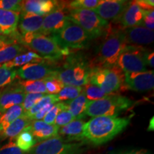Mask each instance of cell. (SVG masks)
<instances>
[{
	"label": "cell",
	"mask_w": 154,
	"mask_h": 154,
	"mask_svg": "<svg viewBox=\"0 0 154 154\" xmlns=\"http://www.w3.org/2000/svg\"><path fill=\"white\" fill-rule=\"evenodd\" d=\"M55 103H51V104H49L46 106L45 107H44L43 109H41V110L36 113V114L32 117V121H40L42 120V119H43L44 118V116L47 115V113L49 112L50 110H51V108L53 107V106L54 105Z\"/></svg>",
	"instance_id": "cell-42"
},
{
	"label": "cell",
	"mask_w": 154,
	"mask_h": 154,
	"mask_svg": "<svg viewBox=\"0 0 154 154\" xmlns=\"http://www.w3.org/2000/svg\"><path fill=\"white\" fill-rule=\"evenodd\" d=\"M46 94H25L24 101L22 103L24 112L26 113L32 109L37 102Z\"/></svg>",
	"instance_id": "cell-36"
},
{
	"label": "cell",
	"mask_w": 154,
	"mask_h": 154,
	"mask_svg": "<svg viewBox=\"0 0 154 154\" xmlns=\"http://www.w3.org/2000/svg\"><path fill=\"white\" fill-rule=\"evenodd\" d=\"M51 36L61 49L69 51L70 49H84L91 40L85 31L72 22L57 34Z\"/></svg>",
	"instance_id": "cell-8"
},
{
	"label": "cell",
	"mask_w": 154,
	"mask_h": 154,
	"mask_svg": "<svg viewBox=\"0 0 154 154\" xmlns=\"http://www.w3.org/2000/svg\"><path fill=\"white\" fill-rule=\"evenodd\" d=\"M63 102H57V103H56L53 106V107L51 108V110L44 116L43 121L47 124H54L56 117H57L58 113L60 112L61 110H63Z\"/></svg>",
	"instance_id": "cell-38"
},
{
	"label": "cell",
	"mask_w": 154,
	"mask_h": 154,
	"mask_svg": "<svg viewBox=\"0 0 154 154\" xmlns=\"http://www.w3.org/2000/svg\"><path fill=\"white\" fill-rule=\"evenodd\" d=\"M24 113L22 104L14 106L5 112L0 113V136L16 119Z\"/></svg>",
	"instance_id": "cell-24"
},
{
	"label": "cell",
	"mask_w": 154,
	"mask_h": 154,
	"mask_svg": "<svg viewBox=\"0 0 154 154\" xmlns=\"http://www.w3.org/2000/svg\"><path fill=\"white\" fill-rule=\"evenodd\" d=\"M128 1L125 0H103L94 9L101 19L107 21H119L126 8Z\"/></svg>",
	"instance_id": "cell-14"
},
{
	"label": "cell",
	"mask_w": 154,
	"mask_h": 154,
	"mask_svg": "<svg viewBox=\"0 0 154 154\" xmlns=\"http://www.w3.org/2000/svg\"><path fill=\"white\" fill-rule=\"evenodd\" d=\"M22 42L44 59L50 61H58L70 54V51L61 49L51 36L43 35L40 33H28L22 35Z\"/></svg>",
	"instance_id": "cell-5"
},
{
	"label": "cell",
	"mask_w": 154,
	"mask_h": 154,
	"mask_svg": "<svg viewBox=\"0 0 154 154\" xmlns=\"http://www.w3.org/2000/svg\"><path fill=\"white\" fill-rule=\"evenodd\" d=\"M88 83L99 87L107 95L119 91L124 84V72L117 66L91 67Z\"/></svg>",
	"instance_id": "cell-6"
},
{
	"label": "cell",
	"mask_w": 154,
	"mask_h": 154,
	"mask_svg": "<svg viewBox=\"0 0 154 154\" xmlns=\"http://www.w3.org/2000/svg\"><path fill=\"white\" fill-rule=\"evenodd\" d=\"M143 47L127 45L124 51L119 56L116 66L124 73L143 72L147 71V65L144 60Z\"/></svg>",
	"instance_id": "cell-10"
},
{
	"label": "cell",
	"mask_w": 154,
	"mask_h": 154,
	"mask_svg": "<svg viewBox=\"0 0 154 154\" xmlns=\"http://www.w3.org/2000/svg\"><path fill=\"white\" fill-rule=\"evenodd\" d=\"M57 102H59L57 95H49L46 94L45 96H43L41 99L38 101L35 105L34 106L32 109H30L27 112L24 113L26 116H28L31 120L32 118L36 114V113L38 112L41 109L45 107L46 106L51 104V103H55Z\"/></svg>",
	"instance_id": "cell-30"
},
{
	"label": "cell",
	"mask_w": 154,
	"mask_h": 154,
	"mask_svg": "<svg viewBox=\"0 0 154 154\" xmlns=\"http://www.w3.org/2000/svg\"><path fill=\"white\" fill-rule=\"evenodd\" d=\"M101 0H75L63 3L64 8L69 9H90L94 10L100 4Z\"/></svg>",
	"instance_id": "cell-31"
},
{
	"label": "cell",
	"mask_w": 154,
	"mask_h": 154,
	"mask_svg": "<svg viewBox=\"0 0 154 154\" xmlns=\"http://www.w3.org/2000/svg\"><path fill=\"white\" fill-rule=\"evenodd\" d=\"M19 86L25 94H47L44 79L20 81Z\"/></svg>",
	"instance_id": "cell-29"
},
{
	"label": "cell",
	"mask_w": 154,
	"mask_h": 154,
	"mask_svg": "<svg viewBox=\"0 0 154 154\" xmlns=\"http://www.w3.org/2000/svg\"><path fill=\"white\" fill-rule=\"evenodd\" d=\"M70 22L63 3L59 2L57 8L44 17L39 33L46 36L53 35L62 30Z\"/></svg>",
	"instance_id": "cell-11"
},
{
	"label": "cell",
	"mask_w": 154,
	"mask_h": 154,
	"mask_svg": "<svg viewBox=\"0 0 154 154\" xmlns=\"http://www.w3.org/2000/svg\"><path fill=\"white\" fill-rule=\"evenodd\" d=\"M16 138L15 143L24 152L29 151L36 144V140L31 132L30 125L25 128Z\"/></svg>",
	"instance_id": "cell-28"
},
{
	"label": "cell",
	"mask_w": 154,
	"mask_h": 154,
	"mask_svg": "<svg viewBox=\"0 0 154 154\" xmlns=\"http://www.w3.org/2000/svg\"><path fill=\"white\" fill-rule=\"evenodd\" d=\"M17 77V70L0 64V88L10 84Z\"/></svg>",
	"instance_id": "cell-34"
},
{
	"label": "cell",
	"mask_w": 154,
	"mask_h": 154,
	"mask_svg": "<svg viewBox=\"0 0 154 154\" xmlns=\"http://www.w3.org/2000/svg\"><path fill=\"white\" fill-rule=\"evenodd\" d=\"M65 62L56 69V78L64 86L82 87L88 84L91 65L82 54H69Z\"/></svg>",
	"instance_id": "cell-2"
},
{
	"label": "cell",
	"mask_w": 154,
	"mask_h": 154,
	"mask_svg": "<svg viewBox=\"0 0 154 154\" xmlns=\"http://www.w3.org/2000/svg\"><path fill=\"white\" fill-rule=\"evenodd\" d=\"M22 1L20 0H0V9L19 12L22 11Z\"/></svg>",
	"instance_id": "cell-37"
},
{
	"label": "cell",
	"mask_w": 154,
	"mask_h": 154,
	"mask_svg": "<svg viewBox=\"0 0 154 154\" xmlns=\"http://www.w3.org/2000/svg\"><path fill=\"white\" fill-rule=\"evenodd\" d=\"M145 11L135 1L128 2L126 8L118 21L122 26V29L136 26H141Z\"/></svg>",
	"instance_id": "cell-17"
},
{
	"label": "cell",
	"mask_w": 154,
	"mask_h": 154,
	"mask_svg": "<svg viewBox=\"0 0 154 154\" xmlns=\"http://www.w3.org/2000/svg\"><path fill=\"white\" fill-rule=\"evenodd\" d=\"M68 17L71 22L85 31L91 39L103 36L109 29V22L90 9H69Z\"/></svg>",
	"instance_id": "cell-7"
},
{
	"label": "cell",
	"mask_w": 154,
	"mask_h": 154,
	"mask_svg": "<svg viewBox=\"0 0 154 154\" xmlns=\"http://www.w3.org/2000/svg\"><path fill=\"white\" fill-rule=\"evenodd\" d=\"M44 17L22 13L19 17V29L22 35L28 33H39Z\"/></svg>",
	"instance_id": "cell-21"
},
{
	"label": "cell",
	"mask_w": 154,
	"mask_h": 154,
	"mask_svg": "<svg viewBox=\"0 0 154 154\" xmlns=\"http://www.w3.org/2000/svg\"><path fill=\"white\" fill-rule=\"evenodd\" d=\"M44 61V58L34 51L22 54L14 58V59L2 64L9 69H14L16 66H22L30 63H40Z\"/></svg>",
	"instance_id": "cell-25"
},
{
	"label": "cell",
	"mask_w": 154,
	"mask_h": 154,
	"mask_svg": "<svg viewBox=\"0 0 154 154\" xmlns=\"http://www.w3.org/2000/svg\"><path fill=\"white\" fill-rule=\"evenodd\" d=\"M88 100L82 93L76 99L63 102V109H66L74 119H83L85 117V110Z\"/></svg>",
	"instance_id": "cell-23"
},
{
	"label": "cell",
	"mask_w": 154,
	"mask_h": 154,
	"mask_svg": "<svg viewBox=\"0 0 154 154\" xmlns=\"http://www.w3.org/2000/svg\"><path fill=\"white\" fill-rule=\"evenodd\" d=\"M82 87L80 86H64L57 95L59 101H66L76 99L82 93Z\"/></svg>",
	"instance_id": "cell-33"
},
{
	"label": "cell",
	"mask_w": 154,
	"mask_h": 154,
	"mask_svg": "<svg viewBox=\"0 0 154 154\" xmlns=\"http://www.w3.org/2000/svg\"><path fill=\"white\" fill-rule=\"evenodd\" d=\"M59 2L54 0H26L22 1V13L46 17L56 9Z\"/></svg>",
	"instance_id": "cell-16"
},
{
	"label": "cell",
	"mask_w": 154,
	"mask_h": 154,
	"mask_svg": "<svg viewBox=\"0 0 154 154\" xmlns=\"http://www.w3.org/2000/svg\"><path fill=\"white\" fill-rule=\"evenodd\" d=\"M45 86L47 93L50 95H57L60 92L64 85L55 76L45 79Z\"/></svg>",
	"instance_id": "cell-35"
},
{
	"label": "cell",
	"mask_w": 154,
	"mask_h": 154,
	"mask_svg": "<svg viewBox=\"0 0 154 154\" xmlns=\"http://www.w3.org/2000/svg\"><path fill=\"white\" fill-rule=\"evenodd\" d=\"M23 80H42L56 77V69L42 62L30 63L17 70V76Z\"/></svg>",
	"instance_id": "cell-12"
},
{
	"label": "cell",
	"mask_w": 154,
	"mask_h": 154,
	"mask_svg": "<svg viewBox=\"0 0 154 154\" xmlns=\"http://www.w3.org/2000/svg\"><path fill=\"white\" fill-rule=\"evenodd\" d=\"M30 130L36 141L39 142L58 136L59 128L55 124H47L43 121H32Z\"/></svg>",
	"instance_id": "cell-19"
},
{
	"label": "cell",
	"mask_w": 154,
	"mask_h": 154,
	"mask_svg": "<svg viewBox=\"0 0 154 154\" xmlns=\"http://www.w3.org/2000/svg\"><path fill=\"white\" fill-rule=\"evenodd\" d=\"M20 13L0 9V35H11L16 32Z\"/></svg>",
	"instance_id": "cell-20"
},
{
	"label": "cell",
	"mask_w": 154,
	"mask_h": 154,
	"mask_svg": "<svg viewBox=\"0 0 154 154\" xmlns=\"http://www.w3.org/2000/svg\"><path fill=\"white\" fill-rule=\"evenodd\" d=\"M119 154H152L151 152L145 149H133L129 151H123Z\"/></svg>",
	"instance_id": "cell-45"
},
{
	"label": "cell",
	"mask_w": 154,
	"mask_h": 154,
	"mask_svg": "<svg viewBox=\"0 0 154 154\" xmlns=\"http://www.w3.org/2000/svg\"><path fill=\"white\" fill-rule=\"evenodd\" d=\"M3 41H4V40L2 39V38H0V44H1L2 42Z\"/></svg>",
	"instance_id": "cell-46"
},
{
	"label": "cell",
	"mask_w": 154,
	"mask_h": 154,
	"mask_svg": "<svg viewBox=\"0 0 154 154\" xmlns=\"http://www.w3.org/2000/svg\"><path fill=\"white\" fill-rule=\"evenodd\" d=\"M32 121L24 113L19 118L16 119L1 136L4 138H13L17 137L25 128L29 126Z\"/></svg>",
	"instance_id": "cell-26"
},
{
	"label": "cell",
	"mask_w": 154,
	"mask_h": 154,
	"mask_svg": "<svg viewBox=\"0 0 154 154\" xmlns=\"http://www.w3.org/2000/svg\"><path fill=\"white\" fill-rule=\"evenodd\" d=\"M101 44L98 50L94 66L92 67H111L116 66L121 54L128 44L125 41L122 29H111L109 27L103 35Z\"/></svg>",
	"instance_id": "cell-3"
},
{
	"label": "cell",
	"mask_w": 154,
	"mask_h": 154,
	"mask_svg": "<svg viewBox=\"0 0 154 154\" xmlns=\"http://www.w3.org/2000/svg\"><path fill=\"white\" fill-rule=\"evenodd\" d=\"M134 102L130 99L120 95H108L103 99L86 103L85 114L91 117L112 116H118L133 106Z\"/></svg>",
	"instance_id": "cell-4"
},
{
	"label": "cell",
	"mask_w": 154,
	"mask_h": 154,
	"mask_svg": "<svg viewBox=\"0 0 154 154\" xmlns=\"http://www.w3.org/2000/svg\"><path fill=\"white\" fill-rule=\"evenodd\" d=\"M86 121L83 119H75L66 126L61 127L59 134L68 137V141L84 140V131Z\"/></svg>",
	"instance_id": "cell-22"
},
{
	"label": "cell",
	"mask_w": 154,
	"mask_h": 154,
	"mask_svg": "<svg viewBox=\"0 0 154 154\" xmlns=\"http://www.w3.org/2000/svg\"><path fill=\"white\" fill-rule=\"evenodd\" d=\"M124 84L127 88L135 91H147L153 88V71L143 72L124 73Z\"/></svg>",
	"instance_id": "cell-13"
},
{
	"label": "cell",
	"mask_w": 154,
	"mask_h": 154,
	"mask_svg": "<svg viewBox=\"0 0 154 154\" xmlns=\"http://www.w3.org/2000/svg\"><path fill=\"white\" fill-rule=\"evenodd\" d=\"M131 117H94L84 126V139L96 146L106 143L126 129Z\"/></svg>",
	"instance_id": "cell-1"
},
{
	"label": "cell",
	"mask_w": 154,
	"mask_h": 154,
	"mask_svg": "<svg viewBox=\"0 0 154 154\" xmlns=\"http://www.w3.org/2000/svg\"><path fill=\"white\" fill-rule=\"evenodd\" d=\"M144 60L146 65H149L150 66L153 68L154 67V53L153 51H144Z\"/></svg>",
	"instance_id": "cell-44"
},
{
	"label": "cell",
	"mask_w": 154,
	"mask_h": 154,
	"mask_svg": "<svg viewBox=\"0 0 154 154\" xmlns=\"http://www.w3.org/2000/svg\"><path fill=\"white\" fill-rule=\"evenodd\" d=\"M82 93L86 96L88 101H96V100L103 99L108 96L99 87L89 83L82 86Z\"/></svg>",
	"instance_id": "cell-32"
},
{
	"label": "cell",
	"mask_w": 154,
	"mask_h": 154,
	"mask_svg": "<svg viewBox=\"0 0 154 154\" xmlns=\"http://www.w3.org/2000/svg\"><path fill=\"white\" fill-rule=\"evenodd\" d=\"M0 154H24L15 142L10 140L9 143L0 148Z\"/></svg>",
	"instance_id": "cell-40"
},
{
	"label": "cell",
	"mask_w": 154,
	"mask_h": 154,
	"mask_svg": "<svg viewBox=\"0 0 154 154\" xmlns=\"http://www.w3.org/2000/svg\"><path fill=\"white\" fill-rule=\"evenodd\" d=\"M25 94L19 86L6 88L0 91V113L16 105H21L24 101Z\"/></svg>",
	"instance_id": "cell-18"
},
{
	"label": "cell",
	"mask_w": 154,
	"mask_h": 154,
	"mask_svg": "<svg viewBox=\"0 0 154 154\" xmlns=\"http://www.w3.org/2000/svg\"><path fill=\"white\" fill-rule=\"evenodd\" d=\"M125 41L128 45L134 46L146 45L153 42V31L144 27L143 26H136L122 29Z\"/></svg>",
	"instance_id": "cell-15"
},
{
	"label": "cell",
	"mask_w": 154,
	"mask_h": 154,
	"mask_svg": "<svg viewBox=\"0 0 154 154\" xmlns=\"http://www.w3.org/2000/svg\"><path fill=\"white\" fill-rule=\"evenodd\" d=\"M141 26L153 31L154 29V10L146 11Z\"/></svg>",
	"instance_id": "cell-41"
},
{
	"label": "cell",
	"mask_w": 154,
	"mask_h": 154,
	"mask_svg": "<svg viewBox=\"0 0 154 154\" xmlns=\"http://www.w3.org/2000/svg\"><path fill=\"white\" fill-rule=\"evenodd\" d=\"M142 9L145 11L153 10L154 6L153 0H137L135 1Z\"/></svg>",
	"instance_id": "cell-43"
},
{
	"label": "cell",
	"mask_w": 154,
	"mask_h": 154,
	"mask_svg": "<svg viewBox=\"0 0 154 154\" xmlns=\"http://www.w3.org/2000/svg\"><path fill=\"white\" fill-rule=\"evenodd\" d=\"M83 143H71L59 136L39 142L30 150L31 154H81Z\"/></svg>",
	"instance_id": "cell-9"
},
{
	"label": "cell",
	"mask_w": 154,
	"mask_h": 154,
	"mask_svg": "<svg viewBox=\"0 0 154 154\" xmlns=\"http://www.w3.org/2000/svg\"><path fill=\"white\" fill-rule=\"evenodd\" d=\"M74 117L66 109H63L58 113L56 117L54 124L58 127H63L74 120Z\"/></svg>",
	"instance_id": "cell-39"
},
{
	"label": "cell",
	"mask_w": 154,
	"mask_h": 154,
	"mask_svg": "<svg viewBox=\"0 0 154 154\" xmlns=\"http://www.w3.org/2000/svg\"><path fill=\"white\" fill-rule=\"evenodd\" d=\"M23 47L16 44H10L5 40L0 44V64L8 62L21 54Z\"/></svg>",
	"instance_id": "cell-27"
}]
</instances>
